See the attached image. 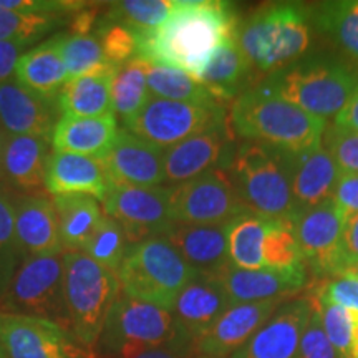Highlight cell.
Instances as JSON below:
<instances>
[{"mask_svg":"<svg viewBox=\"0 0 358 358\" xmlns=\"http://www.w3.org/2000/svg\"><path fill=\"white\" fill-rule=\"evenodd\" d=\"M234 8L217 0H174L166 20L138 38V58L166 65L199 82L219 48L236 35Z\"/></svg>","mask_w":358,"mask_h":358,"instance_id":"6da1fadb","label":"cell"},{"mask_svg":"<svg viewBox=\"0 0 358 358\" xmlns=\"http://www.w3.org/2000/svg\"><path fill=\"white\" fill-rule=\"evenodd\" d=\"M231 124L245 141L284 151L320 145L327 128L325 120L308 115L264 83L250 87L232 101Z\"/></svg>","mask_w":358,"mask_h":358,"instance_id":"7a4b0ae2","label":"cell"},{"mask_svg":"<svg viewBox=\"0 0 358 358\" xmlns=\"http://www.w3.org/2000/svg\"><path fill=\"white\" fill-rule=\"evenodd\" d=\"M236 42L252 69L262 73L301 60L312 42L308 6L297 2L267 3L237 25Z\"/></svg>","mask_w":358,"mask_h":358,"instance_id":"3957f363","label":"cell"},{"mask_svg":"<svg viewBox=\"0 0 358 358\" xmlns=\"http://www.w3.org/2000/svg\"><path fill=\"white\" fill-rule=\"evenodd\" d=\"M277 95L315 118L337 116L358 90V66L345 58H301L262 82Z\"/></svg>","mask_w":358,"mask_h":358,"instance_id":"277c9868","label":"cell"},{"mask_svg":"<svg viewBox=\"0 0 358 358\" xmlns=\"http://www.w3.org/2000/svg\"><path fill=\"white\" fill-rule=\"evenodd\" d=\"M229 178L249 213L272 221H294L299 209L284 151L244 141L232 156Z\"/></svg>","mask_w":358,"mask_h":358,"instance_id":"5b68a950","label":"cell"},{"mask_svg":"<svg viewBox=\"0 0 358 358\" xmlns=\"http://www.w3.org/2000/svg\"><path fill=\"white\" fill-rule=\"evenodd\" d=\"M64 299L70 332L75 340L93 352L110 308L118 301V275L82 252H65Z\"/></svg>","mask_w":358,"mask_h":358,"instance_id":"8992f818","label":"cell"},{"mask_svg":"<svg viewBox=\"0 0 358 358\" xmlns=\"http://www.w3.org/2000/svg\"><path fill=\"white\" fill-rule=\"evenodd\" d=\"M196 274L163 237L129 245L116 272L123 295L166 310Z\"/></svg>","mask_w":358,"mask_h":358,"instance_id":"52a82bcc","label":"cell"},{"mask_svg":"<svg viewBox=\"0 0 358 358\" xmlns=\"http://www.w3.org/2000/svg\"><path fill=\"white\" fill-rule=\"evenodd\" d=\"M161 347H178L189 355L179 345L171 310L120 295L106 315L93 352L98 358H131Z\"/></svg>","mask_w":358,"mask_h":358,"instance_id":"ba28073f","label":"cell"},{"mask_svg":"<svg viewBox=\"0 0 358 358\" xmlns=\"http://www.w3.org/2000/svg\"><path fill=\"white\" fill-rule=\"evenodd\" d=\"M65 254L27 256L17 268L0 310L55 322L70 330L64 299Z\"/></svg>","mask_w":358,"mask_h":358,"instance_id":"9c48e42d","label":"cell"},{"mask_svg":"<svg viewBox=\"0 0 358 358\" xmlns=\"http://www.w3.org/2000/svg\"><path fill=\"white\" fill-rule=\"evenodd\" d=\"M224 123H227L224 105H198L151 96L140 113L124 124V129L161 150H168Z\"/></svg>","mask_w":358,"mask_h":358,"instance_id":"30bf717a","label":"cell"},{"mask_svg":"<svg viewBox=\"0 0 358 358\" xmlns=\"http://www.w3.org/2000/svg\"><path fill=\"white\" fill-rule=\"evenodd\" d=\"M169 213L174 224H226L249 213L232 185L229 173L213 168L201 176L171 186Z\"/></svg>","mask_w":358,"mask_h":358,"instance_id":"8fae6325","label":"cell"},{"mask_svg":"<svg viewBox=\"0 0 358 358\" xmlns=\"http://www.w3.org/2000/svg\"><path fill=\"white\" fill-rule=\"evenodd\" d=\"M171 186L138 187L111 185L105 201V211L122 224L129 245L161 237L173 226L169 213Z\"/></svg>","mask_w":358,"mask_h":358,"instance_id":"7c38bea8","label":"cell"},{"mask_svg":"<svg viewBox=\"0 0 358 358\" xmlns=\"http://www.w3.org/2000/svg\"><path fill=\"white\" fill-rule=\"evenodd\" d=\"M294 226L302 257L315 277L334 279L347 274L342 257L343 214L332 198L299 211Z\"/></svg>","mask_w":358,"mask_h":358,"instance_id":"4fadbf2b","label":"cell"},{"mask_svg":"<svg viewBox=\"0 0 358 358\" xmlns=\"http://www.w3.org/2000/svg\"><path fill=\"white\" fill-rule=\"evenodd\" d=\"M0 348L7 358H88L87 348L55 322L2 310Z\"/></svg>","mask_w":358,"mask_h":358,"instance_id":"5bb4252c","label":"cell"},{"mask_svg":"<svg viewBox=\"0 0 358 358\" xmlns=\"http://www.w3.org/2000/svg\"><path fill=\"white\" fill-rule=\"evenodd\" d=\"M229 307L231 302L217 275L196 274L171 308L179 345L194 358L198 340Z\"/></svg>","mask_w":358,"mask_h":358,"instance_id":"9a60e30c","label":"cell"},{"mask_svg":"<svg viewBox=\"0 0 358 358\" xmlns=\"http://www.w3.org/2000/svg\"><path fill=\"white\" fill-rule=\"evenodd\" d=\"M231 306L266 301H282L301 294L307 285L306 264L289 268H256L244 271L231 264L216 274Z\"/></svg>","mask_w":358,"mask_h":358,"instance_id":"2e32d148","label":"cell"},{"mask_svg":"<svg viewBox=\"0 0 358 358\" xmlns=\"http://www.w3.org/2000/svg\"><path fill=\"white\" fill-rule=\"evenodd\" d=\"M113 185L158 187L166 185L164 150L122 128L115 146L101 159Z\"/></svg>","mask_w":358,"mask_h":358,"instance_id":"e0dca14e","label":"cell"},{"mask_svg":"<svg viewBox=\"0 0 358 358\" xmlns=\"http://www.w3.org/2000/svg\"><path fill=\"white\" fill-rule=\"evenodd\" d=\"M310 312V297L284 303L231 358H297Z\"/></svg>","mask_w":358,"mask_h":358,"instance_id":"ac0fdd59","label":"cell"},{"mask_svg":"<svg viewBox=\"0 0 358 358\" xmlns=\"http://www.w3.org/2000/svg\"><path fill=\"white\" fill-rule=\"evenodd\" d=\"M280 307V301L231 306L198 340L194 357L231 358Z\"/></svg>","mask_w":358,"mask_h":358,"instance_id":"d6986e66","label":"cell"},{"mask_svg":"<svg viewBox=\"0 0 358 358\" xmlns=\"http://www.w3.org/2000/svg\"><path fill=\"white\" fill-rule=\"evenodd\" d=\"M57 111V100L35 95L12 80L0 83V128L6 134L37 136L52 143Z\"/></svg>","mask_w":358,"mask_h":358,"instance_id":"ffe728a7","label":"cell"},{"mask_svg":"<svg viewBox=\"0 0 358 358\" xmlns=\"http://www.w3.org/2000/svg\"><path fill=\"white\" fill-rule=\"evenodd\" d=\"M164 241L198 274L216 275L231 266L226 224H173Z\"/></svg>","mask_w":358,"mask_h":358,"instance_id":"44dd1931","label":"cell"},{"mask_svg":"<svg viewBox=\"0 0 358 358\" xmlns=\"http://www.w3.org/2000/svg\"><path fill=\"white\" fill-rule=\"evenodd\" d=\"M13 229L25 257L65 254L55 206L47 196L29 192L13 199Z\"/></svg>","mask_w":358,"mask_h":358,"instance_id":"7402d4cb","label":"cell"},{"mask_svg":"<svg viewBox=\"0 0 358 358\" xmlns=\"http://www.w3.org/2000/svg\"><path fill=\"white\" fill-rule=\"evenodd\" d=\"M284 156L299 211L332 198L340 169L322 143L302 151H284Z\"/></svg>","mask_w":358,"mask_h":358,"instance_id":"603a6c76","label":"cell"},{"mask_svg":"<svg viewBox=\"0 0 358 358\" xmlns=\"http://www.w3.org/2000/svg\"><path fill=\"white\" fill-rule=\"evenodd\" d=\"M229 140V128L224 123L164 150L166 185H181L217 168Z\"/></svg>","mask_w":358,"mask_h":358,"instance_id":"cb8c5ba5","label":"cell"},{"mask_svg":"<svg viewBox=\"0 0 358 358\" xmlns=\"http://www.w3.org/2000/svg\"><path fill=\"white\" fill-rule=\"evenodd\" d=\"M111 185L101 159L62 151L48 156L45 189L52 196L87 194L103 203Z\"/></svg>","mask_w":358,"mask_h":358,"instance_id":"d4e9b609","label":"cell"},{"mask_svg":"<svg viewBox=\"0 0 358 358\" xmlns=\"http://www.w3.org/2000/svg\"><path fill=\"white\" fill-rule=\"evenodd\" d=\"M120 129L115 115L100 118L60 116L53 128L52 148L62 153L103 159L115 146Z\"/></svg>","mask_w":358,"mask_h":358,"instance_id":"484cf974","label":"cell"},{"mask_svg":"<svg viewBox=\"0 0 358 358\" xmlns=\"http://www.w3.org/2000/svg\"><path fill=\"white\" fill-rule=\"evenodd\" d=\"M50 141L37 136L7 134L2 155V176L7 186L37 192L45 187Z\"/></svg>","mask_w":358,"mask_h":358,"instance_id":"4316f807","label":"cell"},{"mask_svg":"<svg viewBox=\"0 0 358 358\" xmlns=\"http://www.w3.org/2000/svg\"><path fill=\"white\" fill-rule=\"evenodd\" d=\"M13 77L17 83L35 95L57 100L60 90L69 82L60 53V35L22 53Z\"/></svg>","mask_w":358,"mask_h":358,"instance_id":"83f0119b","label":"cell"},{"mask_svg":"<svg viewBox=\"0 0 358 358\" xmlns=\"http://www.w3.org/2000/svg\"><path fill=\"white\" fill-rule=\"evenodd\" d=\"M312 27L358 66V0H329L308 6Z\"/></svg>","mask_w":358,"mask_h":358,"instance_id":"f1b7e54d","label":"cell"},{"mask_svg":"<svg viewBox=\"0 0 358 358\" xmlns=\"http://www.w3.org/2000/svg\"><path fill=\"white\" fill-rule=\"evenodd\" d=\"M252 70V65L237 45L234 35L213 57L199 82L224 105L226 101H234L237 96L248 92L245 85L250 82Z\"/></svg>","mask_w":358,"mask_h":358,"instance_id":"f546056e","label":"cell"},{"mask_svg":"<svg viewBox=\"0 0 358 358\" xmlns=\"http://www.w3.org/2000/svg\"><path fill=\"white\" fill-rule=\"evenodd\" d=\"M115 77V75H113ZM111 75H88L69 80L57 96L62 116L75 118H100L113 113L111 100Z\"/></svg>","mask_w":358,"mask_h":358,"instance_id":"4dcf8cb0","label":"cell"},{"mask_svg":"<svg viewBox=\"0 0 358 358\" xmlns=\"http://www.w3.org/2000/svg\"><path fill=\"white\" fill-rule=\"evenodd\" d=\"M65 252H80L103 217L100 201L87 194L52 196Z\"/></svg>","mask_w":358,"mask_h":358,"instance_id":"1f68e13d","label":"cell"},{"mask_svg":"<svg viewBox=\"0 0 358 358\" xmlns=\"http://www.w3.org/2000/svg\"><path fill=\"white\" fill-rule=\"evenodd\" d=\"M268 219L244 213L227 222V244L231 264L244 271L264 268V239Z\"/></svg>","mask_w":358,"mask_h":358,"instance_id":"d6a6232c","label":"cell"},{"mask_svg":"<svg viewBox=\"0 0 358 358\" xmlns=\"http://www.w3.org/2000/svg\"><path fill=\"white\" fill-rule=\"evenodd\" d=\"M148 66H150V62L134 58L116 70L113 83H111V100H113V113L122 118L123 124L133 120L150 101Z\"/></svg>","mask_w":358,"mask_h":358,"instance_id":"836d02e7","label":"cell"},{"mask_svg":"<svg viewBox=\"0 0 358 358\" xmlns=\"http://www.w3.org/2000/svg\"><path fill=\"white\" fill-rule=\"evenodd\" d=\"M60 53L69 80L88 75H113L116 70L103 53L95 34L60 35Z\"/></svg>","mask_w":358,"mask_h":358,"instance_id":"e575fe53","label":"cell"},{"mask_svg":"<svg viewBox=\"0 0 358 358\" xmlns=\"http://www.w3.org/2000/svg\"><path fill=\"white\" fill-rule=\"evenodd\" d=\"M148 90L151 96L173 101H189L198 105H222L203 83L185 71L166 65L150 64L148 66Z\"/></svg>","mask_w":358,"mask_h":358,"instance_id":"d590c367","label":"cell"},{"mask_svg":"<svg viewBox=\"0 0 358 358\" xmlns=\"http://www.w3.org/2000/svg\"><path fill=\"white\" fill-rule=\"evenodd\" d=\"M174 0H123L110 3L106 22L127 27L141 37L151 34L166 20Z\"/></svg>","mask_w":358,"mask_h":358,"instance_id":"8d00e7d4","label":"cell"},{"mask_svg":"<svg viewBox=\"0 0 358 358\" xmlns=\"http://www.w3.org/2000/svg\"><path fill=\"white\" fill-rule=\"evenodd\" d=\"M128 249L129 243L122 224L105 214L80 252L116 274Z\"/></svg>","mask_w":358,"mask_h":358,"instance_id":"74e56055","label":"cell"},{"mask_svg":"<svg viewBox=\"0 0 358 358\" xmlns=\"http://www.w3.org/2000/svg\"><path fill=\"white\" fill-rule=\"evenodd\" d=\"M62 22L64 17L34 15L0 7V42L29 47L58 29Z\"/></svg>","mask_w":358,"mask_h":358,"instance_id":"f35d334b","label":"cell"},{"mask_svg":"<svg viewBox=\"0 0 358 358\" xmlns=\"http://www.w3.org/2000/svg\"><path fill=\"white\" fill-rule=\"evenodd\" d=\"M24 259L13 229V196L3 189L0 191V301Z\"/></svg>","mask_w":358,"mask_h":358,"instance_id":"ab89813d","label":"cell"},{"mask_svg":"<svg viewBox=\"0 0 358 358\" xmlns=\"http://www.w3.org/2000/svg\"><path fill=\"white\" fill-rule=\"evenodd\" d=\"M264 264L271 268H289L303 264L294 221L268 219L264 239Z\"/></svg>","mask_w":358,"mask_h":358,"instance_id":"60d3db41","label":"cell"},{"mask_svg":"<svg viewBox=\"0 0 358 358\" xmlns=\"http://www.w3.org/2000/svg\"><path fill=\"white\" fill-rule=\"evenodd\" d=\"M317 307H319L324 332L327 338H329V342L332 343L335 352H337V357L352 358L353 332H355L358 317L350 310H347V308L335 306V303H325L317 301Z\"/></svg>","mask_w":358,"mask_h":358,"instance_id":"b9f144b4","label":"cell"},{"mask_svg":"<svg viewBox=\"0 0 358 358\" xmlns=\"http://www.w3.org/2000/svg\"><path fill=\"white\" fill-rule=\"evenodd\" d=\"M95 37L100 42L103 53L115 69L127 65L138 58V38L127 27L103 20Z\"/></svg>","mask_w":358,"mask_h":358,"instance_id":"7bdbcfd3","label":"cell"},{"mask_svg":"<svg viewBox=\"0 0 358 358\" xmlns=\"http://www.w3.org/2000/svg\"><path fill=\"white\" fill-rule=\"evenodd\" d=\"M322 145L332 156L340 173L358 174V131L327 124Z\"/></svg>","mask_w":358,"mask_h":358,"instance_id":"ee69618b","label":"cell"},{"mask_svg":"<svg viewBox=\"0 0 358 358\" xmlns=\"http://www.w3.org/2000/svg\"><path fill=\"white\" fill-rule=\"evenodd\" d=\"M312 295L319 302L335 303L358 317V277L350 272L319 282Z\"/></svg>","mask_w":358,"mask_h":358,"instance_id":"f6af8a7d","label":"cell"},{"mask_svg":"<svg viewBox=\"0 0 358 358\" xmlns=\"http://www.w3.org/2000/svg\"><path fill=\"white\" fill-rule=\"evenodd\" d=\"M308 297L312 301V312L310 317H308L306 330L302 334L297 358H338L337 352H335V348L324 332L317 301L312 295H308Z\"/></svg>","mask_w":358,"mask_h":358,"instance_id":"bcb514c9","label":"cell"},{"mask_svg":"<svg viewBox=\"0 0 358 358\" xmlns=\"http://www.w3.org/2000/svg\"><path fill=\"white\" fill-rule=\"evenodd\" d=\"M0 7L8 8V10L34 13V15L64 17L65 13L82 10L85 3L69 2V0H0Z\"/></svg>","mask_w":358,"mask_h":358,"instance_id":"7dc6e473","label":"cell"},{"mask_svg":"<svg viewBox=\"0 0 358 358\" xmlns=\"http://www.w3.org/2000/svg\"><path fill=\"white\" fill-rule=\"evenodd\" d=\"M332 201L342 211L343 217L358 213V174L340 173L332 192Z\"/></svg>","mask_w":358,"mask_h":358,"instance_id":"c3c4849f","label":"cell"},{"mask_svg":"<svg viewBox=\"0 0 358 358\" xmlns=\"http://www.w3.org/2000/svg\"><path fill=\"white\" fill-rule=\"evenodd\" d=\"M342 257L347 272L358 266V213L343 217Z\"/></svg>","mask_w":358,"mask_h":358,"instance_id":"681fc988","label":"cell"},{"mask_svg":"<svg viewBox=\"0 0 358 358\" xmlns=\"http://www.w3.org/2000/svg\"><path fill=\"white\" fill-rule=\"evenodd\" d=\"M25 47L10 42H0V83L10 82L15 75V66L19 64L22 50Z\"/></svg>","mask_w":358,"mask_h":358,"instance_id":"f907efd6","label":"cell"},{"mask_svg":"<svg viewBox=\"0 0 358 358\" xmlns=\"http://www.w3.org/2000/svg\"><path fill=\"white\" fill-rule=\"evenodd\" d=\"M335 124L338 127L353 129V131H358V90L353 93L350 101L347 103L345 108H343L340 113L335 116Z\"/></svg>","mask_w":358,"mask_h":358,"instance_id":"816d5d0a","label":"cell"},{"mask_svg":"<svg viewBox=\"0 0 358 358\" xmlns=\"http://www.w3.org/2000/svg\"><path fill=\"white\" fill-rule=\"evenodd\" d=\"M131 358H191V357L186 355L182 350H179L178 347H161V348H153V350L141 352Z\"/></svg>","mask_w":358,"mask_h":358,"instance_id":"f5cc1de1","label":"cell"},{"mask_svg":"<svg viewBox=\"0 0 358 358\" xmlns=\"http://www.w3.org/2000/svg\"><path fill=\"white\" fill-rule=\"evenodd\" d=\"M6 138H7L6 131L0 128V181H2V182H6V181H3V176H2V155H3V146H6Z\"/></svg>","mask_w":358,"mask_h":358,"instance_id":"db71d44e","label":"cell"},{"mask_svg":"<svg viewBox=\"0 0 358 358\" xmlns=\"http://www.w3.org/2000/svg\"><path fill=\"white\" fill-rule=\"evenodd\" d=\"M348 272H350V274H353L355 277H358V266H355L352 268V271H348Z\"/></svg>","mask_w":358,"mask_h":358,"instance_id":"11a10c76","label":"cell"},{"mask_svg":"<svg viewBox=\"0 0 358 358\" xmlns=\"http://www.w3.org/2000/svg\"><path fill=\"white\" fill-rule=\"evenodd\" d=\"M3 189H8V186L6 185V182L0 181V191H3Z\"/></svg>","mask_w":358,"mask_h":358,"instance_id":"9f6ffc18","label":"cell"},{"mask_svg":"<svg viewBox=\"0 0 358 358\" xmlns=\"http://www.w3.org/2000/svg\"><path fill=\"white\" fill-rule=\"evenodd\" d=\"M0 358H7V355H6V353H3L2 348H0Z\"/></svg>","mask_w":358,"mask_h":358,"instance_id":"6f0895ef","label":"cell"},{"mask_svg":"<svg viewBox=\"0 0 358 358\" xmlns=\"http://www.w3.org/2000/svg\"><path fill=\"white\" fill-rule=\"evenodd\" d=\"M194 358H208V357H194Z\"/></svg>","mask_w":358,"mask_h":358,"instance_id":"680465c9","label":"cell"}]
</instances>
